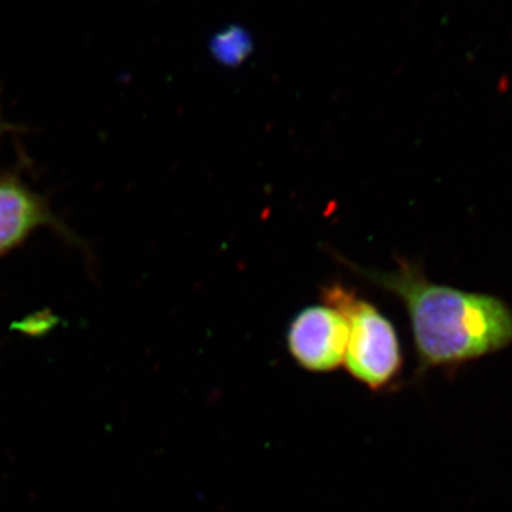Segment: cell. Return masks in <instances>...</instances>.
Masks as SVG:
<instances>
[{"instance_id": "cell-3", "label": "cell", "mask_w": 512, "mask_h": 512, "mask_svg": "<svg viewBox=\"0 0 512 512\" xmlns=\"http://www.w3.org/2000/svg\"><path fill=\"white\" fill-rule=\"evenodd\" d=\"M349 325L328 305L309 306L293 318L286 335L289 355L302 369L328 373L345 362Z\"/></svg>"}, {"instance_id": "cell-2", "label": "cell", "mask_w": 512, "mask_h": 512, "mask_svg": "<svg viewBox=\"0 0 512 512\" xmlns=\"http://www.w3.org/2000/svg\"><path fill=\"white\" fill-rule=\"evenodd\" d=\"M322 299L348 320V349L343 363L350 376L373 392L389 387L403 369L402 346L393 323L372 302L343 285L325 286Z\"/></svg>"}, {"instance_id": "cell-6", "label": "cell", "mask_w": 512, "mask_h": 512, "mask_svg": "<svg viewBox=\"0 0 512 512\" xmlns=\"http://www.w3.org/2000/svg\"><path fill=\"white\" fill-rule=\"evenodd\" d=\"M13 130H15V127L3 120L2 111H0V140H2V137L5 136L6 133Z\"/></svg>"}, {"instance_id": "cell-1", "label": "cell", "mask_w": 512, "mask_h": 512, "mask_svg": "<svg viewBox=\"0 0 512 512\" xmlns=\"http://www.w3.org/2000/svg\"><path fill=\"white\" fill-rule=\"evenodd\" d=\"M350 271L403 302L412 325L417 372L457 367L512 346V309L503 299L431 282L419 264L397 259L392 271Z\"/></svg>"}, {"instance_id": "cell-5", "label": "cell", "mask_w": 512, "mask_h": 512, "mask_svg": "<svg viewBox=\"0 0 512 512\" xmlns=\"http://www.w3.org/2000/svg\"><path fill=\"white\" fill-rule=\"evenodd\" d=\"M215 56L227 64L241 62L242 57L247 56L249 42L247 37L239 33H229V36L218 39L214 46Z\"/></svg>"}, {"instance_id": "cell-4", "label": "cell", "mask_w": 512, "mask_h": 512, "mask_svg": "<svg viewBox=\"0 0 512 512\" xmlns=\"http://www.w3.org/2000/svg\"><path fill=\"white\" fill-rule=\"evenodd\" d=\"M45 227L70 241L74 239L70 229L50 210L46 198L32 190L18 173L0 174V258Z\"/></svg>"}]
</instances>
